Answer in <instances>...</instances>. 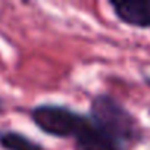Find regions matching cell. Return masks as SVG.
Listing matches in <instances>:
<instances>
[{
    "label": "cell",
    "instance_id": "cell-1",
    "mask_svg": "<svg viewBox=\"0 0 150 150\" xmlns=\"http://www.w3.org/2000/svg\"><path fill=\"white\" fill-rule=\"evenodd\" d=\"M87 113L99 128L131 150H135L147 137L140 119L110 93L93 94Z\"/></svg>",
    "mask_w": 150,
    "mask_h": 150
},
{
    "label": "cell",
    "instance_id": "cell-2",
    "mask_svg": "<svg viewBox=\"0 0 150 150\" xmlns=\"http://www.w3.org/2000/svg\"><path fill=\"white\" fill-rule=\"evenodd\" d=\"M28 116L43 134L59 140H72L86 119V112L63 103L44 102L33 106Z\"/></svg>",
    "mask_w": 150,
    "mask_h": 150
},
{
    "label": "cell",
    "instance_id": "cell-3",
    "mask_svg": "<svg viewBox=\"0 0 150 150\" xmlns=\"http://www.w3.org/2000/svg\"><path fill=\"white\" fill-rule=\"evenodd\" d=\"M72 147L74 150H131L99 128L87 112L81 128L72 138Z\"/></svg>",
    "mask_w": 150,
    "mask_h": 150
},
{
    "label": "cell",
    "instance_id": "cell-4",
    "mask_svg": "<svg viewBox=\"0 0 150 150\" xmlns=\"http://www.w3.org/2000/svg\"><path fill=\"white\" fill-rule=\"evenodd\" d=\"M113 16L135 30H150V0H110Z\"/></svg>",
    "mask_w": 150,
    "mask_h": 150
},
{
    "label": "cell",
    "instance_id": "cell-5",
    "mask_svg": "<svg viewBox=\"0 0 150 150\" xmlns=\"http://www.w3.org/2000/svg\"><path fill=\"white\" fill-rule=\"evenodd\" d=\"M0 149L3 150H47L37 140L12 128L0 129Z\"/></svg>",
    "mask_w": 150,
    "mask_h": 150
},
{
    "label": "cell",
    "instance_id": "cell-6",
    "mask_svg": "<svg viewBox=\"0 0 150 150\" xmlns=\"http://www.w3.org/2000/svg\"><path fill=\"white\" fill-rule=\"evenodd\" d=\"M143 83H144L146 86H149V87H150V74L143 75Z\"/></svg>",
    "mask_w": 150,
    "mask_h": 150
},
{
    "label": "cell",
    "instance_id": "cell-7",
    "mask_svg": "<svg viewBox=\"0 0 150 150\" xmlns=\"http://www.w3.org/2000/svg\"><path fill=\"white\" fill-rule=\"evenodd\" d=\"M3 110H5V100L0 97V113H3Z\"/></svg>",
    "mask_w": 150,
    "mask_h": 150
},
{
    "label": "cell",
    "instance_id": "cell-8",
    "mask_svg": "<svg viewBox=\"0 0 150 150\" xmlns=\"http://www.w3.org/2000/svg\"><path fill=\"white\" fill-rule=\"evenodd\" d=\"M147 115H149V116H150V109H149V110H147Z\"/></svg>",
    "mask_w": 150,
    "mask_h": 150
}]
</instances>
